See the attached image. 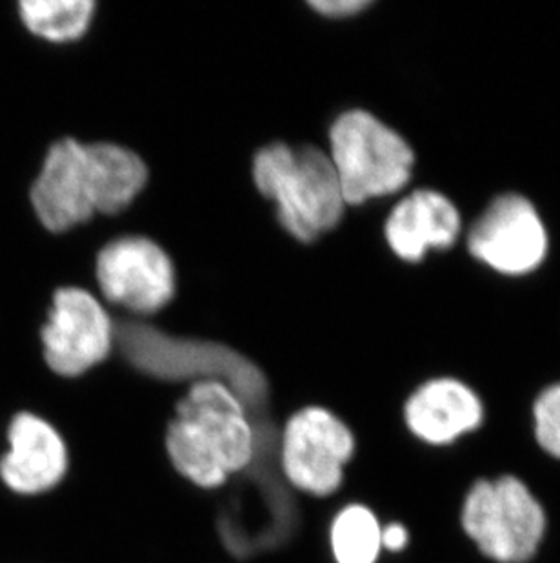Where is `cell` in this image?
Listing matches in <instances>:
<instances>
[{"label":"cell","mask_w":560,"mask_h":563,"mask_svg":"<svg viewBox=\"0 0 560 563\" xmlns=\"http://www.w3.org/2000/svg\"><path fill=\"white\" fill-rule=\"evenodd\" d=\"M163 451L177 478L201 493H217L254 467L259 432L229 385L202 379L175 401Z\"/></svg>","instance_id":"obj_1"},{"label":"cell","mask_w":560,"mask_h":563,"mask_svg":"<svg viewBox=\"0 0 560 563\" xmlns=\"http://www.w3.org/2000/svg\"><path fill=\"white\" fill-rule=\"evenodd\" d=\"M257 190L277 205V218L302 243L335 229L344 216L343 190L329 154L313 144H268L254 157Z\"/></svg>","instance_id":"obj_2"},{"label":"cell","mask_w":560,"mask_h":563,"mask_svg":"<svg viewBox=\"0 0 560 563\" xmlns=\"http://www.w3.org/2000/svg\"><path fill=\"white\" fill-rule=\"evenodd\" d=\"M122 354L160 379H217L243 399L249 412L268 401V379L249 357L213 341L180 340L152 324L124 323L116 330Z\"/></svg>","instance_id":"obj_3"},{"label":"cell","mask_w":560,"mask_h":563,"mask_svg":"<svg viewBox=\"0 0 560 563\" xmlns=\"http://www.w3.org/2000/svg\"><path fill=\"white\" fill-rule=\"evenodd\" d=\"M355 457L354 429L324 405H304L293 410L277 432L280 479L296 495L315 501L329 500L343 493Z\"/></svg>","instance_id":"obj_4"},{"label":"cell","mask_w":560,"mask_h":563,"mask_svg":"<svg viewBox=\"0 0 560 563\" xmlns=\"http://www.w3.org/2000/svg\"><path fill=\"white\" fill-rule=\"evenodd\" d=\"M329 159L346 205L402 190L415 165L406 139L366 110H349L337 118L329 130Z\"/></svg>","instance_id":"obj_5"},{"label":"cell","mask_w":560,"mask_h":563,"mask_svg":"<svg viewBox=\"0 0 560 563\" xmlns=\"http://www.w3.org/2000/svg\"><path fill=\"white\" fill-rule=\"evenodd\" d=\"M460 526L486 559L526 563L545 540L548 518L534 490L517 476L504 474L471 485L460 509Z\"/></svg>","instance_id":"obj_6"},{"label":"cell","mask_w":560,"mask_h":563,"mask_svg":"<svg viewBox=\"0 0 560 563\" xmlns=\"http://www.w3.org/2000/svg\"><path fill=\"white\" fill-rule=\"evenodd\" d=\"M115 329L101 301L85 288L54 294L48 321L41 330L44 362L60 377H79L107 362Z\"/></svg>","instance_id":"obj_7"},{"label":"cell","mask_w":560,"mask_h":563,"mask_svg":"<svg viewBox=\"0 0 560 563\" xmlns=\"http://www.w3.org/2000/svg\"><path fill=\"white\" fill-rule=\"evenodd\" d=\"M468 249L499 274L526 276L545 263L548 232L534 202L518 194H504L471 227Z\"/></svg>","instance_id":"obj_8"},{"label":"cell","mask_w":560,"mask_h":563,"mask_svg":"<svg viewBox=\"0 0 560 563\" xmlns=\"http://www.w3.org/2000/svg\"><path fill=\"white\" fill-rule=\"evenodd\" d=\"M97 282L112 303L138 313L163 309L175 296V266L163 246L143 235L108 243L96 265Z\"/></svg>","instance_id":"obj_9"},{"label":"cell","mask_w":560,"mask_h":563,"mask_svg":"<svg viewBox=\"0 0 560 563\" xmlns=\"http://www.w3.org/2000/svg\"><path fill=\"white\" fill-rule=\"evenodd\" d=\"M33 212L55 234L88 223L97 213V187L88 144L60 139L52 144L30 190Z\"/></svg>","instance_id":"obj_10"},{"label":"cell","mask_w":560,"mask_h":563,"mask_svg":"<svg viewBox=\"0 0 560 563\" xmlns=\"http://www.w3.org/2000/svg\"><path fill=\"white\" fill-rule=\"evenodd\" d=\"M8 451L0 457V479L19 496L58 489L71 471V451L63 432L43 416L21 410L11 418Z\"/></svg>","instance_id":"obj_11"},{"label":"cell","mask_w":560,"mask_h":563,"mask_svg":"<svg viewBox=\"0 0 560 563\" xmlns=\"http://www.w3.org/2000/svg\"><path fill=\"white\" fill-rule=\"evenodd\" d=\"M413 438L426 445L446 446L484 423L481 396L457 377H434L418 385L402 409Z\"/></svg>","instance_id":"obj_12"},{"label":"cell","mask_w":560,"mask_h":563,"mask_svg":"<svg viewBox=\"0 0 560 563\" xmlns=\"http://www.w3.org/2000/svg\"><path fill=\"white\" fill-rule=\"evenodd\" d=\"M462 219L453 201L437 190H415L396 202L384 224L393 254L417 263L429 251H446L459 240Z\"/></svg>","instance_id":"obj_13"},{"label":"cell","mask_w":560,"mask_h":563,"mask_svg":"<svg viewBox=\"0 0 560 563\" xmlns=\"http://www.w3.org/2000/svg\"><path fill=\"white\" fill-rule=\"evenodd\" d=\"M382 520L365 501L338 505L326 527L332 563H379L382 556Z\"/></svg>","instance_id":"obj_14"},{"label":"cell","mask_w":560,"mask_h":563,"mask_svg":"<svg viewBox=\"0 0 560 563\" xmlns=\"http://www.w3.org/2000/svg\"><path fill=\"white\" fill-rule=\"evenodd\" d=\"M19 19L27 32L48 43H71L90 26L93 0H21Z\"/></svg>","instance_id":"obj_15"},{"label":"cell","mask_w":560,"mask_h":563,"mask_svg":"<svg viewBox=\"0 0 560 563\" xmlns=\"http://www.w3.org/2000/svg\"><path fill=\"white\" fill-rule=\"evenodd\" d=\"M534 434L548 456L560 460V382L546 387L535 399Z\"/></svg>","instance_id":"obj_16"},{"label":"cell","mask_w":560,"mask_h":563,"mask_svg":"<svg viewBox=\"0 0 560 563\" xmlns=\"http://www.w3.org/2000/svg\"><path fill=\"white\" fill-rule=\"evenodd\" d=\"M410 529L402 521L382 523V553L401 554L410 545Z\"/></svg>","instance_id":"obj_17"},{"label":"cell","mask_w":560,"mask_h":563,"mask_svg":"<svg viewBox=\"0 0 560 563\" xmlns=\"http://www.w3.org/2000/svg\"><path fill=\"white\" fill-rule=\"evenodd\" d=\"M370 4V0H313L312 8L326 16H349Z\"/></svg>","instance_id":"obj_18"}]
</instances>
